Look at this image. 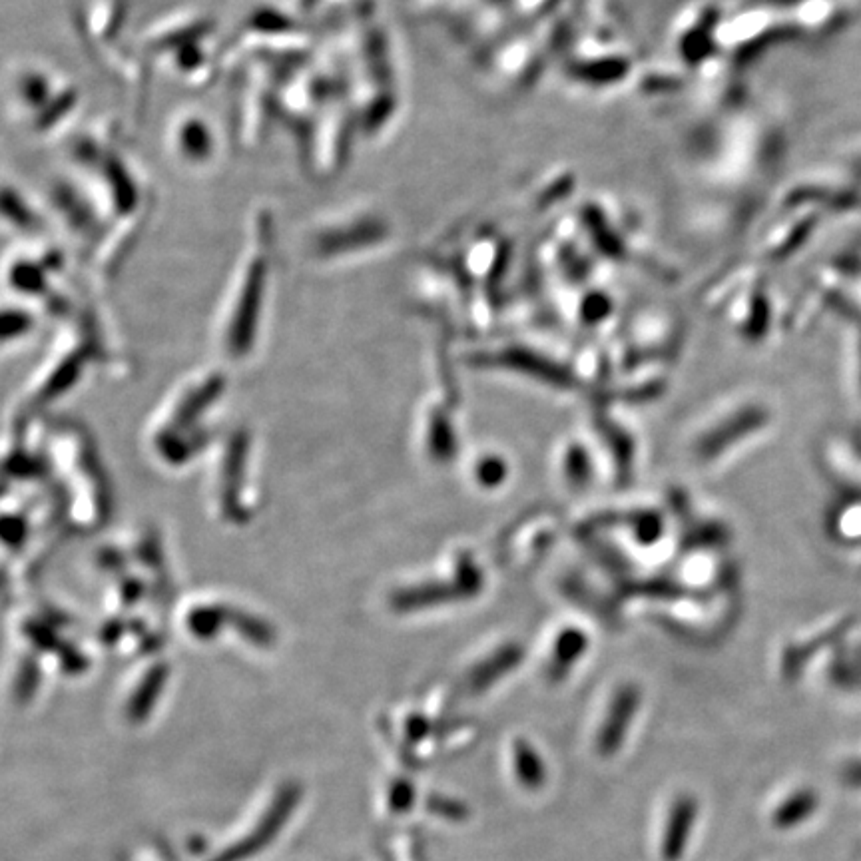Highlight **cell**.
Returning a JSON list of instances; mask_svg holds the SVG:
<instances>
[{
    "mask_svg": "<svg viewBox=\"0 0 861 861\" xmlns=\"http://www.w3.org/2000/svg\"><path fill=\"white\" fill-rule=\"evenodd\" d=\"M694 818H696V802L692 798H682L672 810V818L664 840V854L668 860H676L682 854L684 844L690 836Z\"/></svg>",
    "mask_w": 861,
    "mask_h": 861,
    "instance_id": "7a4b0ae2",
    "label": "cell"
},
{
    "mask_svg": "<svg viewBox=\"0 0 861 861\" xmlns=\"http://www.w3.org/2000/svg\"><path fill=\"white\" fill-rule=\"evenodd\" d=\"M820 806V798L812 790H798L788 800H784L774 814V824L782 830H790L794 826L804 824Z\"/></svg>",
    "mask_w": 861,
    "mask_h": 861,
    "instance_id": "3957f363",
    "label": "cell"
},
{
    "mask_svg": "<svg viewBox=\"0 0 861 861\" xmlns=\"http://www.w3.org/2000/svg\"><path fill=\"white\" fill-rule=\"evenodd\" d=\"M844 780H846V784H848V786L861 788V760H858V762H852L850 766H846V770H844Z\"/></svg>",
    "mask_w": 861,
    "mask_h": 861,
    "instance_id": "277c9868",
    "label": "cell"
},
{
    "mask_svg": "<svg viewBox=\"0 0 861 861\" xmlns=\"http://www.w3.org/2000/svg\"><path fill=\"white\" fill-rule=\"evenodd\" d=\"M299 796L301 790L297 784H286L284 788H280L274 802L266 808L252 832L232 842L226 850L218 852L210 861H246L262 854L289 822L293 810L299 804Z\"/></svg>",
    "mask_w": 861,
    "mask_h": 861,
    "instance_id": "6da1fadb",
    "label": "cell"
}]
</instances>
